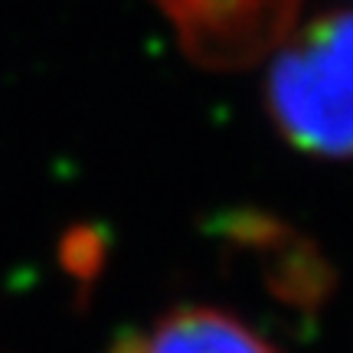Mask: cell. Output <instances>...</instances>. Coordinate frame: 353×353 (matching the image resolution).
I'll list each match as a JSON object with an SVG mask.
<instances>
[{
	"label": "cell",
	"instance_id": "6da1fadb",
	"mask_svg": "<svg viewBox=\"0 0 353 353\" xmlns=\"http://www.w3.org/2000/svg\"><path fill=\"white\" fill-rule=\"evenodd\" d=\"M272 125L314 157H353V10L324 13L281 46L265 82Z\"/></svg>",
	"mask_w": 353,
	"mask_h": 353
},
{
	"label": "cell",
	"instance_id": "3957f363",
	"mask_svg": "<svg viewBox=\"0 0 353 353\" xmlns=\"http://www.w3.org/2000/svg\"><path fill=\"white\" fill-rule=\"evenodd\" d=\"M112 353H275V347L219 307L183 304L148 330L125 334Z\"/></svg>",
	"mask_w": 353,
	"mask_h": 353
},
{
	"label": "cell",
	"instance_id": "277c9868",
	"mask_svg": "<svg viewBox=\"0 0 353 353\" xmlns=\"http://www.w3.org/2000/svg\"><path fill=\"white\" fill-rule=\"evenodd\" d=\"M232 236L249 245L259 262H265L268 285L281 301L294 307H314L330 291V268L317 259L314 245L268 216H239Z\"/></svg>",
	"mask_w": 353,
	"mask_h": 353
},
{
	"label": "cell",
	"instance_id": "7a4b0ae2",
	"mask_svg": "<svg viewBox=\"0 0 353 353\" xmlns=\"http://www.w3.org/2000/svg\"><path fill=\"white\" fill-rule=\"evenodd\" d=\"M301 0H154L180 46L206 69H245L291 33Z\"/></svg>",
	"mask_w": 353,
	"mask_h": 353
}]
</instances>
